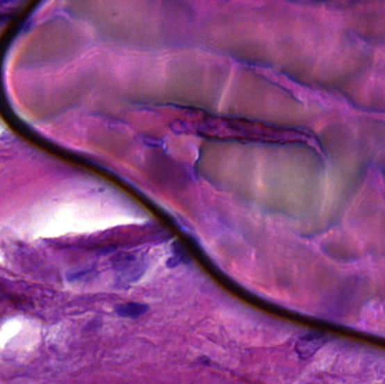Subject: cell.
I'll list each match as a JSON object with an SVG mask.
<instances>
[{"instance_id": "obj_1", "label": "cell", "mask_w": 385, "mask_h": 384, "mask_svg": "<svg viewBox=\"0 0 385 384\" xmlns=\"http://www.w3.org/2000/svg\"><path fill=\"white\" fill-rule=\"evenodd\" d=\"M328 340L329 338L322 333H310L297 340L295 344V353L300 360H310L328 343Z\"/></svg>"}, {"instance_id": "obj_2", "label": "cell", "mask_w": 385, "mask_h": 384, "mask_svg": "<svg viewBox=\"0 0 385 384\" xmlns=\"http://www.w3.org/2000/svg\"><path fill=\"white\" fill-rule=\"evenodd\" d=\"M148 305L139 303V302H129L124 305H120L116 307V314L122 318L129 319H137L139 317L148 312Z\"/></svg>"}, {"instance_id": "obj_3", "label": "cell", "mask_w": 385, "mask_h": 384, "mask_svg": "<svg viewBox=\"0 0 385 384\" xmlns=\"http://www.w3.org/2000/svg\"><path fill=\"white\" fill-rule=\"evenodd\" d=\"M1 132H3V129H1V127H0V134H1Z\"/></svg>"}]
</instances>
